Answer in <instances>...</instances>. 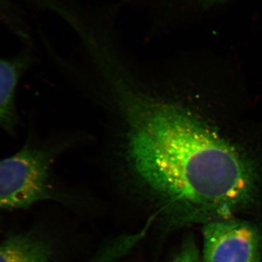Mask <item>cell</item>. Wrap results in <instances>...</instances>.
Instances as JSON below:
<instances>
[{
  "instance_id": "1",
  "label": "cell",
  "mask_w": 262,
  "mask_h": 262,
  "mask_svg": "<svg viewBox=\"0 0 262 262\" xmlns=\"http://www.w3.org/2000/svg\"><path fill=\"white\" fill-rule=\"evenodd\" d=\"M124 94L131 165L170 222L205 225L252 204L257 174L238 150L183 108Z\"/></svg>"
},
{
  "instance_id": "2",
  "label": "cell",
  "mask_w": 262,
  "mask_h": 262,
  "mask_svg": "<svg viewBox=\"0 0 262 262\" xmlns=\"http://www.w3.org/2000/svg\"><path fill=\"white\" fill-rule=\"evenodd\" d=\"M52 154L26 146L0 161V210H18L51 196Z\"/></svg>"
},
{
  "instance_id": "3",
  "label": "cell",
  "mask_w": 262,
  "mask_h": 262,
  "mask_svg": "<svg viewBox=\"0 0 262 262\" xmlns=\"http://www.w3.org/2000/svg\"><path fill=\"white\" fill-rule=\"evenodd\" d=\"M203 262H261V234L250 222L234 217L212 221L203 226Z\"/></svg>"
},
{
  "instance_id": "4",
  "label": "cell",
  "mask_w": 262,
  "mask_h": 262,
  "mask_svg": "<svg viewBox=\"0 0 262 262\" xmlns=\"http://www.w3.org/2000/svg\"><path fill=\"white\" fill-rule=\"evenodd\" d=\"M51 246L32 234L11 236L0 243V262H50Z\"/></svg>"
},
{
  "instance_id": "5",
  "label": "cell",
  "mask_w": 262,
  "mask_h": 262,
  "mask_svg": "<svg viewBox=\"0 0 262 262\" xmlns=\"http://www.w3.org/2000/svg\"><path fill=\"white\" fill-rule=\"evenodd\" d=\"M20 63L0 59V127L12 129L15 122V94Z\"/></svg>"
},
{
  "instance_id": "6",
  "label": "cell",
  "mask_w": 262,
  "mask_h": 262,
  "mask_svg": "<svg viewBox=\"0 0 262 262\" xmlns=\"http://www.w3.org/2000/svg\"><path fill=\"white\" fill-rule=\"evenodd\" d=\"M201 256L194 239L188 238L183 242L170 262H203Z\"/></svg>"
},
{
  "instance_id": "7",
  "label": "cell",
  "mask_w": 262,
  "mask_h": 262,
  "mask_svg": "<svg viewBox=\"0 0 262 262\" xmlns=\"http://www.w3.org/2000/svg\"><path fill=\"white\" fill-rule=\"evenodd\" d=\"M88 262H97V261H96V260L90 259L89 261Z\"/></svg>"
},
{
  "instance_id": "8",
  "label": "cell",
  "mask_w": 262,
  "mask_h": 262,
  "mask_svg": "<svg viewBox=\"0 0 262 262\" xmlns=\"http://www.w3.org/2000/svg\"><path fill=\"white\" fill-rule=\"evenodd\" d=\"M0 223H1V222H0Z\"/></svg>"
}]
</instances>
